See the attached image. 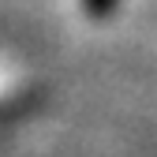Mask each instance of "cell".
I'll return each mask as SVG.
<instances>
[{"mask_svg":"<svg viewBox=\"0 0 157 157\" xmlns=\"http://www.w3.org/2000/svg\"><path fill=\"white\" fill-rule=\"evenodd\" d=\"M116 4H120V0H82V11L90 19H112L116 15Z\"/></svg>","mask_w":157,"mask_h":157,"instance_id":"cell-1","label":"cell"}]
</instances>
